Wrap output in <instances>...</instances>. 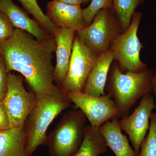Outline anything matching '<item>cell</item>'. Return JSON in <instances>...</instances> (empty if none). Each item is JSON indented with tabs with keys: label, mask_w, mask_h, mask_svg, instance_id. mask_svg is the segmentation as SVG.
I'll return each mask as SVG.
<instances>
[{
	"label": "cell",
	"mask_w": 156,
	"mask_h": 156,
	"mask_svg": "<svg viewBox=\"0 0 156 156\" xmlns=\"http://www.w3.org/2000/svg\"><path fill=\"white\" fill-rule=\"evenodd\" d=\"M108 146L99 128L86 126L80 146L73 156H98L105 153Z\"/></svg>",
	"instance_id": "e0dca14e"
},
{
	"label": "cell",
	"mask_w": 156,
	"mask_h": 156,
	"mask_svg": "<svg viewBox=\"0 0 156 156\" xmlns=\"http://www.w3.org/2000/svg\"><path fill=\"white\" fill-rule=\"evenodd\" d=\"M72 102L86 115L90 126L99 128L115 118H120V112L109 94L92 96L83 92H68Z\"/></svg>",
	"instance_id": "9c48e42d"
},
{
	"label": "cell",
	"mask_w": 156,
	"mask_h": 156,
	"mask_svg": "<svg viewBox=\"0 0 156 156\" xmlns=\"http://www.w3.org/2000/svg\"><path fill=\"white\" fill-rule=\"evenodd\" d=\"M142 17V13L135 12L127 30L118 34L111 44L110 49L122 71L137 72L147 68L140 59V52L143 46L137 36Z\"/></svg>",
	"instance_id": "5b68a950"
},
{
	"label": "cell",
	"mask_w": 156,
	"mask_h": 156,
	"mask_svg": "<svg viewBox=\"0 0 156 156\" xmlns=\"http://www.w3.org/2000/svg\"><path fill=\"white\" fill-rule=\"evenodd\" d=\"M14 29L6 14L0 11V44L13 36Z\"/></svg>",
	"instance_id": "7402d4cb"
},
{
	"label": "cell",
	"mask_w": 156,
	"mask_h": 156,
	"mask_svg": "<svg viewBox=\"0 0 156 156\" xmlns=\"http://www.w3.org/2000/svg\"><path fill=\"white\" fill-rule=\"evenodd\" d=\"M114 59L113 54L110 49L99 55L88 76L83 92L95 96L105 95V88Z\"/></svg>",
	"instance_id": "4fadbf2b"
},
{
	"label": "cell",
	"mask_w": 156,
	"mask_h": 156,
	"mask_svg": "<svg viewBox=\"0 0 156 156\" xmlns=\"http://www.w3.org/2000/svg\"><path fill=\"white\" fill-rule=\"evenodd\" d=\"M112 0H91L89 6L83 9V16L87 26L91 23L98 12L102 9H112Z\"/></svg>",
	"instance_id": "44dd1931"
},
{
	"label": "cell",
	"mask_w": 156,
	"mask_h": 156,
	"mask_svg": "<svg viewBox=\"0 0 156 156\" xmlns=\"http://www.w3.org/2000/svg\"><path fill=\"white\" fill-rule=\"evenodd\" d=\"M152 91L154 93L155 101V108L156 109V68L154 73L152 80Z\"/></svg>",
	"instance_id": "484cf974"
},
{
	"label": "cell",
	"mask_w": 156,
	"mask_h": 156,
	"mask_svg": "<svg viewBox=\"0 0 156 156\" xmlns=\"http://www.w3.org/2000/svg\"><path fill=\"white\" fill-rule=\"evenodd\" d=\"M148 134L140 145L137 156H156V113L151 117Z\"/></svg>",
	"instance_id": "ffe728a7"
},
{
	"label": "cell",
	"mask_w": 156,
	"mask_h": 156,
	"mask_svg": "<svg viewBox=\"0 0 156 156\" xmlns=\"http://www.w3.org/2000/svg\"><path fill=\"white\" fill-rule=\"evenodd\" d=\"M154 108V98L147 94L142 97L139 105L131 115L119 121L121 130L128 134L137 155L149 129V120Z\"/></svg>",
	"instance_id": "30bf717a"
},
{
	"label": "cell",
	"mask_w": 156,
	"mask_h": 156,
	"mask_svg": "<svg viewBox=\"0 0 156 156\" xmlns=\"http://www.w3.org/2000/svg\"><path fill=\"white\" fill-rule=\"evenodd\" d=\"M108 74L105 87L119 108L120 117L128 116L140 98L152 92L154 73L147 68L137 72L124 73L115 65Z\"/></svg>",
	"instance_id": "3957f363"
},
{
	"label": "cell",
	"mask_w": 156,
	"mask_h": 156,
	"mask_svg": "<svg viewBox=\"0 0 156 156\" xmlns=\"http://www.w3.org/2000/svg\"><path fill=\"white\" fill-rule=\"evenodd\" d=\"M46 15L57 27L78 31L87 26L81 5L53 0L47 5Z\"/></svg>",
	"instance_id": "8fae6325"
},
{
	"label": "cell",
	"mask_w": 156,
	"mask_h": 156,
	"mask_svg": "<svg viewBox=\"0 0 156 156\" xmlns=\"http://www.w3.org/2000/svg\"><path fill=\"white\" fill-rule=\"evenodd\" d=\"M120 28L112 10L102 9L98 12L90 24L77 31L76 35L99 55L110 49L113 40L120 34Z\"/></svg>",
	"instance_id": "8992f818"
},
{
	"label": "cell",
	"mask_w": 156,
	"mask_h": 156,
	"mask_svg": "<svg viewBox=\"0 0 156 156\" xmlns=\"http://www.w3.org/2000/svg\"><path fill=\"white\" fill-rule=\"evenodd\" d=\"M98 128L107 145L116 156H137L129 144L127 136L122 133L119 118H113L111 122L107 121Z\"/></svg>",
	"instance_id": "9a60e30c"
},
{
	"label": "cell",
	"mask_w": 156,
	"mask_h": 156,
	"mask_svg": "<svg viewBox=\"0 0 156 156\" xmlns=\"http://www.w3.org/2000/svg\"><path fill=\"white\" fill-rule=\"evenodd\" d=\"M8 73L5 62L0 53V100L2 101L7 93Z\"/></svg>",
	"instance_id": "603a6c76"
},
{
	"label": "cell",
	"mask_w": 156,
	"mask_h": 156,
	"mask_svg": "<svg viewBox=\"0 0 156 156\" xmlns=\"http://www.w3.org/2000/svg\"><path fill=\"white\" fill-rule=\"evenodd\" d=\"M0 156H30L24 129L10 128L0 131Z\"/></svg>",
	"instance_id": "2e32d148"
},
{
	"label": "cell",
	"mask_w": 156,
	"mask_h": 156,
	"mask_svg": "<svg viewBox=\"0 0 156 156\" xmlns=\"http://www.w3.org/2000/svg\"><path fill=\"white\" fill-rule=\"evenodd\" d=\"M10 128L9 116L3 101L0 100V131Z\"/></svg>",
	"instance_id": "cb8c5ba5"
},
{
	"label": "cell",
	"mask_w": 156,
	"mask_h": 156,
	"mask_svg": "<svg viewBox=\"0 0 156 156\" xmlns=\"http://www.w3.org/2000/svg\"><path fill=\"white\" fill-rule=\"evenodd\" d=\"M23 9L33 16L40 26L54 37L57 27L42 11L37 0H18Z\"/></svg>",
	"instance_id": "d6986e66"
},
{
	"label": "cell",
	"mask_w": 156,
	"mask_h": 156,
	"mask_svg": "<svg viewBox=\"0 0 156 156\" xmlns=\"http://www.w3.org/2000/svg\"><path fill=\"white\" fill-rule=\"evenodd\" d=\"M99 55L86 46L76 35L68 71L61 85L66 92H83L86 81Z\"/></svg>",
	"instance_id": "ba28073f"
},
{
	"label": "cell",
	"mask_w": 156,
	"mask_h": 156,
	"mask_svg": "<svg viewBox=\"0 0 156 156\" xmlns=\"http://www.w3.org/2000/svg\"><path fill=\"white\" fill-rule=\"evenodd\" d=\"M76 33L75 30L57 27L53 37L56 42V58L54 83L58 86L62 84L67 75Z\"/></svg>",
	"instance_id": "7c38bea8"
},
{
	"label": "cell",
	"mask_w": 156,
	"mask_h": 156,
	"mask_svg": "<svg viewBox=\"0 0 156 156\" xmlns=\"http://www.w3.org/2000/svg\"><path fill=\"white\" fill-rule=\"evenodd\" d=\"M0 11L6 14L14 28L25 31L38 40L50 35L12 0H0Z\"/></svg>",
	"instance_id": "5bb4252c"
},
{
	"label": "cell",
	"mask_w": 156,
	"mask_h": 156,
	"mask_svg": "<svg viewBox=\"0 0 156 156\" xmlns=\"http://www.w3.org/2000/svg\"><path fill=\"white\" fill-rule=\"evenodd\" d=\"M87 119L80 110L67 112L48 136L49 156H73L83 140Z\"/></svg>",
	"instance_id": "277c9868"
},
{
	"label": "cell",
	"mask_w": 156,
	"mask_h": 156,
	"mask_svg": "<svg viewBox=\"0 0 156 156\" xmlns=\"http://www.w3.org/2000/svg\"><path fill=\"white\" fill-rule=\"evenodd\" d=\"M56 48L52 36L38 40L25 31L15 28L13 36L0 44V53L8 73H20L37 95L55 85L52 59Z\"/></svg>",
	"instance_id": "6da1fadb"
},
{
	"label": "cell",
	"mask_w": 156,
	"mask_h": 156,
	"mask_svg": "<svg viewBox=\"0 0 156 156\" xmlns=\"http://www.w3.org/2000/svg\"><path fill=\"white\" fill-rule=\"evenodd\" d=\"M145 0H112V10L116 16L123 32L130 25L135 10Z\"/></svg>",
	"instance_id": "ac0fdd59"
},
{
	"label": "cell",
	"mask_w": 156,
	"mask_h": 156,
	"mask_svg": "<svg viewBox=\"0 0 156 156\" xmlns=\"http://www.w3.org/2000/svg\"><path fill=\"white\" fill-rule=\"evenodd\" d=\"M2 101L9 116L10 128L23 129L36 102L35 94L26 89L23 76L9 73L7 93Z\"/></svg>",
	"instance_id": "52a82bcc"
},
{
	"label": "cell",
	"mask_w": 156,
	"mask_h": 156,
	"mask_svg": "<svg viewBox=\"0 0 156 156\" xmlns=\"http://www.w3.org/2000/svg\"><path fill=\"white\" fill-rule=\"evenodd\" d=\"M36 102L24 125L27 150L32 154L40 146L48 144L47 131L50 124L62 112L70 105L68 92L60 86L36 95Z\"/></svg>",
	"instance_id": "7a4b0ae2"
},
{
	"label": "cell",
	"mask_w": 156,
	"mask_h": 156,
	"mask_svg": "<svg viewBox=\"0 0 156 156\" xmlns=\"http://www.w3.org/2000/svg\"><path fill=\"white\" fill-rule=\"evenodd\" d=\"M61 2L68 5H81L82 4H87L91 2V0H57Z\"/></svg>",
	"instance_id": "d4e9b609"
}]
</instances>
